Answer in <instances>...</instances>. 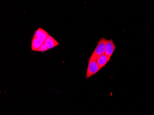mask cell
I'll return each mask as SVG.
<instances>
[{
	"label": "cell",
	"mask_w": 154,
	"mask_h": 115,
	"mask_svg": "<svg viewBox=\"0 0 154 115\" xmlns=\"http://www.w3.org/2000/svg\"><path fill=\"white\" fill-rule=\"evenodd\" d=\"M97 59L98 58H97L92 56H91L89 58L87 69L86 78H89L100 71V69L98 66Z\"/></svg>",
	"instance_id": "1"
},
{
	"label": "cell",
	"mask_w": 154,
	"mask_h": 115,
	"mask_svg": "<svg viewBox=\"0 0 154 115\" xmlns=\"http://www.w3.org/2000/svg\"><path fill=\"white\" fill-rule=\"evenodd\" d=\"M107 42L108 40H107L104 37L101 38L98 42L97 47L95 49L93 53L91 56L98 58L100 56L104 55L106 46Z\"/></svg>",
	"instance_id": "2"
},
{
	"label": "cell",
	"mask_w": 154,
	"mask_h": 115,
	"mask_svg": "<svg viewBox=\"0 0 154 115\" xmlns=\"http://www.w3.org/2000/svg\"><path fill=\"white\" fill-rule=\"evenodd\" d=\"M116 48L115 44L113 43L112 39L108 40L106 46L105 51L104 55L110 60L111 57L113 54V52Z\"/></svg>",
	"instance_id": "3"
},
{
	"label": "cell",
	"mask_w": 154,
	"mask_h": 115,
	"mask_svg": "<svg viewBox=\"0 0 154 115\" xmlns=\"http://www.w3.org/2000/svg\"><path fill=\"white\" fill-rule=\"evenodd\" d=\"M50 35L45 30L42 28H38L35 32L34 37L38 38L43 41H44L49 37Z\"/></svg>",
	"instance_id": "4"
},
{
	"label": "cell",
	"mask_w": 154,
	"mask_h": 115,
	"mask_svg": "<svg viewBox=\"0 0 154 115\" xmlns=\"http://www.w3.org/2000/svg\"><path fill=\"white\" fill-rule=\"evenodd\" d=\"M44 43L46 45V46H47L49 49H53V48L59 45V43L53 37L50 36H49L47 39L44 41Z\"/></svg>",
	"instance_id": "5"
},
{
	"label": "cell",
	"mask_w": 154,
	"mask_h": 115,
	"mask_svg": "<svg viewBox=\"0 0 154 115\" xmlns=\"http://www.w3.org/2000/svg\"><path fill=\"white\" fill-rule=\"evenodd\" d=\"M44 43V41L38 39V38L33 37L32 40V45H31L32 50L34 51H39L40 47Z\"/></svg>",
	"instance_id": "6"
},
{
	"label": "cell",
	"mask_w": 154,
	"mask_h": 115,
	"mask_svg": "<svg viewBox=\"0 0 154 115\" xmlns=\"http://www.w3.org/2000/svg\"><path fill=\"white\" fill-rule=\"evenodd\" d=\"M110 59L105 55H102L98 58L97 59V63L100 69L104 68L106 65L107 63L110 61Z\"/></svg>",
	"instance_id": "7"
},
{
	"label": "cell",
	"mask_w": 154,
	"mask_h": 115,
	"mask_svg": "<svg viewBox=\"0 0 154 115\" xmlns=\"http://www.w3.org/2000/svg\"><path fill=\"white\" fill-rule=\"evenodd\" d=\"M48 50H49V49L47 48V46H46V45L44 43L42 44L41 47H40L39 51L41 52H45V51H46Z\"/></svg>",
	"instance_id": "8"
}]
</instances>
